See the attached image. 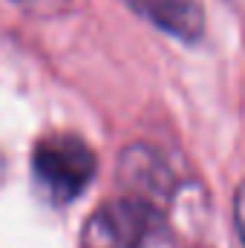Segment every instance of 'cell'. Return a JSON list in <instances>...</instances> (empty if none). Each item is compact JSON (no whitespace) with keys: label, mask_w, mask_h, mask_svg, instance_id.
I'll use <instances>...</instances> for the list:
<instances>
[{"label":"cell","mask_w":245,"mask_h":248,"mask_svg":"<svg viewBox=\"0 0 245 248\" xmlns=\"http://www.w3.org/2000/svg\"><path fill=\"white\" fill-rule=\"evenodd\" d=\"M234 222H237V231L245 243V182L237 187V196H234Z\"/></svg>","instance_id":"277c9868"},{"label":"cell","mask_w":245,"mask_h":248,"mask_svg":"<svg viewBox=\"0 0 245 248\" xmlns=\"http://www.w3.org/2000/svg\"><path fill=\"white\" fill-rule=\"evenodd\" d=\"M32 173L49 202L66 205L78 199L95 179V153L72 133H52L35 144Z\"/></svg>","instance_id":"6da1fadb"},{"label":"cell","mask_w":245,"mask_h":248,"mask_svg":"<svg viewBox=\"0 0 245 248\" xmlns=\"http://www.w3.org/2000/svg\"><path fill=\"white\" fill-rule=\"evenodd\" d=\"M136 15L165 29L179 41H199L205 32V15L193 0H124Z\"/></svg>","instance_id":"3957f363"},{"label":"cell","mask_w":245,"mask_h":248,"mask_svg":"<svg viewBox=\"0 0 245 248\" xmlns=\"http://www.w3.org/2000/svg\"><path fill=\"white\" fill-rule=\"evenodd\" d=\"M159 222L147 196H122L104 202L84 225L81 248H141Z\"/></svg>","instance_id":"7a4b0ae2"}]
</instances>
